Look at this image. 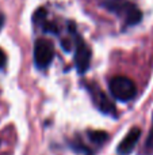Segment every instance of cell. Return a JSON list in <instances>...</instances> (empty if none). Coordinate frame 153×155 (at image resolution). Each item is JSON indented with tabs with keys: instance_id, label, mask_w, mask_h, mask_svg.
<instances>
[{
	"instance_id": "obj_1",
	"label": "cell",
	"mask_w": 153,
	"mask_h": 155,
	"mask_svg": "<svg viewBox=\"0 0 153 155\" xmlns=\"http://www.w3.org/2000/svg\"><path fill=\"white\" fill-rule=\"evenodd\" d=\"M102 5L110 12L122 16L127 26H134V25L140 23L142 19L141 10L129 0H106Z\"/></svg>"
},
{
	"instance_id": "obj_2",
	"label": "cell",
	"mask_w": 153,
	"mask_h": 155,
	"mask_svg": "<svg viewBox=\"0 0 153 155\" xmlns=\"http://www.w3.org/2000/svg\"><path fill=\"white\" fill-rule=\"evenodd\" d=\"M110 91L115 99L129 102L137 94L136 83L127 76H114L110 80Z\"/></svg>"
},
{
	"instance_id": "obj_3",
	"label": "cell",
	"mask_w": 153,
	"mask_h": 155,
	"mask_svg": "<svg viewBox=\"0 0 153 155\" xmlns=\"http://www.w3.org/2000/svg\"><path fill=\"white\" fill-rule=\"evenodd\" d=\"M54 57V46L46 38H38L34 45V63L38 68L49 67Z\"/></svg>"
},
{
	"instance_id": "obj_4",
	"label": "cell",
	"mask_w": 153,
	"mask_h": 155,
	"mask_svg": "<svg viewBox=\"0 0 153 155\" xmlns=\"http://www.w3.org/2000/svg\"><path fill=\"white\" fill-rule=\"evenodd\" d=\"M72 33L75 35L76 41V53H75V67L79 74H84L88 71L89 65H91V49L83 41V38L75 31L72 25Z\"/></svg>"
},
{
	"instance_id": "obj_5",
	"label": "cell",
	"mask_w": 153,
	"mask_h": 155,
	"mask_svg": "<svg viewBox=\"0 0 153 155\" xmlns=\"http://www.w3.org/2000/svg\"><path fill=\"white\" fill-rule=\"evenodd\" d=\"M88 90L92 95V99H94V102L96 104V106L99 107L100 112H103L105 114L115 116V113H117L115 105H114L113 101L106 95V93H103V91L95 84H89Z\"/></svg>"
},
{
	"instance_id": "obj_6",
	"label": "cell",
	"mask_w": 153,
	"mask_h": 155,
	"mask_svg": "<svg viewBox=\"0 0 153 155\" xmlns=\"http://www.w3.org/2000/svg\"><path fill=\"white\" fill-rule=\"evenodd\" d=\"M140 136H141V129L140 128H132L129 132H127V135L123 137V140H122L121 143H119L118 146V154L121 155H129L132 154V151L134 150V147L137 146L138 140H140Z\"/></svg>"
},
{
	"instance_id": "obj_7",
	"label": "cell",
	"mask_w": 153,
	"mask_h": 155,
	"mask_svg": "<svg viewBox=\"0 0 153 155\" xmlns=\"http://www.w3.org/2000/svg\"><path fill=\"white\" fill-rule=\"evenodd\" d=\"M89 139L92 142H95L96 144H103L106 140L108 139V135L106 132H102V131H94V132H89L88 134Z\"/></svg>"
},
{
	"instance_id": "obj_8",
	"label": "cell",
	"mask_w": 153,
	"mask_h": 155,
	"mask_svg": "<svg viewBox=\"0 0 153 155\" xmlns=\"http://www.w3.org/2000/svg\"><path fill=\"white\" fill-rule=\"evenodd\" d=\"M145 148H146V151H148V154H153V124H152L151 131H149L148 139H146Z\"/></svg>"
},
{
	"instance_id": "obj_9",
	"label": "cell",
	"mask_w": 153,
	"mask_h": 155,
	"mask_svg": "<svg viewBox=\"0 0 153 155\" xmlns=\"http://www.w3.org/2000/svg\"><path fill=\"white\" fill-rule=\"evenodd\" d=\"M5 53L3 52V49H0V68H3L5 65Z\"/></svg>"
},
{
	"instance_id": "obj_10",
	"label": "cell",
	"mask_w": 153,
	"mask_h": 155,
	"mask_svg": "<svg viewBox=\"0 0 153 155\" xmlns=\"http://www.w3.org/2000/svg\"><path fill=\"white\" fill-rule=\"evenodd\" d=\"M3 25H4V15H3L2 12H0V30H2Z\"/></svg>"
}]
</instances>
